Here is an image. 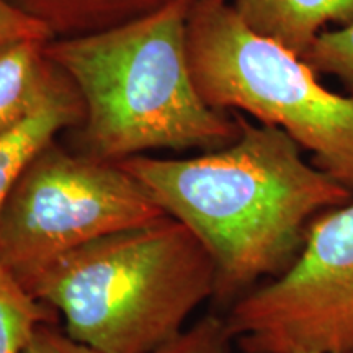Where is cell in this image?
<instances>
[{
    "mask_svg": "<svg viewBox=\"0 0 353 353\" xmlns=\"http://www.w3.org/2000/svg\"><path fill=\"white\" fill-rule=\"evenodd\" d=\"M239 120V136L226 148L118 162L206 247L216 268L213 299L229 307L294 262L317 216L353 200L280 128Z\"/></svg>",
    "mask_w": 353,
    "mask_h": 353,
    "instance_id": "obj_1",
    "label": "cell"
},
{
    "mask_svg": "<svg viewBox=\"0 0 353 353\" xmlns=\"http://www.w3.org/2000/svg\"><path fill=\"white\" fill-rule=\"evenodd\" d=\"M193 2L172 0L117 28L46 44L82 99L83 154L120 162L157 149L216 151L236 141L239 114L210 107L193 82Z\"/></svg>",
    "mask_w": 353,
    "mask_h": 353,
    "instance_id": "obj_2",
    "label": "cell"
},
{
    "mask_svg": "<svg viewBox=\"0 0 353 353\" xmlns=\"http://www.w3.org/2000/svg\"><path fill=\"white\" fill-rule=\"evenodd\" d=\"M64 317L65 334L97 353H149L214 298L206 247L170 216L110 234L21 280Z\"/></svg>",
    "mask_w": 353,
    "mask_h": 353,
    "instance_id": "obj_3",
    "label": "cell"
},
{
    "mask_svg": "<svg viewBox=\"0 0 353 353\" xmlns=\"http://www.w3.org/2000/svg\"><path fill=\"white\" fill-rule=\"evenodd\" d=\"M188 63L203 100L280 128L353 195V97L322 85L301 56L250 30L226 0H195Z\"/></svg>",
    "mask_w": 353,
    "mask_h": 353,
    "instance_id": "obj_4",
    "label": "cell"
},
{
    "mask_svg": "<svg viewBox=\"0 0 353 353\" xmlns=\"http://www.w3.org/2000/svg\"><path fill=\"white\" fill-rule=\"evenodd\" d=\"M167 218L118 162L51 141L26 164L0 216V263L25 280L52 260L110 234Z\"/></svg>",
    "mask_w": 353,
    "mask_h": 353,
    "instance_id": "obj_5",
    "label": "cell"
},
{
    "mask_svg": "<svg viewBox=\"0 0 353 353\" xmlns=\"http://www.w3.org/2000/svg\"><path fill=\"white\" fill-rule=\"evenodd\" d=\"M226 322L244 353H353V200L317 216L294 262Z\"/></svg>",
    "mask_w": 353,
    "mask_h": 353,
    "instance_id": "obj_6",
    "label": "cell"
},
{
    "mask_svg": "<svg viewBox=\"0 0 353 353\" xmlns=\"http://www.w3.org/2000/svg\"><path fill=\"white\" fill-rule=\"evenodd\" d=\"M262 37L304 56L329 25L353 20V0H226Z\"/></svg>",
    "mask_w": 353,
    "mask_h": 353,
    "instance_id": "obj_7",
    "label": "cell"
},
{
    "mask_svg": "<svg viewBox=\"0 0 353 353\" xmlns=\"http://www.w3.org/2000/svg\"><path fill=\"white\" fill-rule=\"evenodd\" d=\"M46 44L15 41L0 48V138L23 125L69 81L46 56Z\"/></svg>",
    "mask_w": 353,
    "mask_h": 353,
    "instance_id": "obj_8",
    "label": "cell"
},
{
    "mask_svg": "<svg viewBox=\"0 0 353 353\" xmlns=\"http://www.w3.org/2000/svg\"><path fill=\"white\" fill-rule=\"evenodd\" d=\"M83 103L77 88L64 83L23 125L0 138V216L13 185L32 159L65 128L81 126Z\"/></svg>",
    "mask_w": 353,
    "mask_h": 353,
    "instance_id": "obj_9",
    "label": "cell"
},
{
    "mask_svg": "<svg viewBox=\"0 0 353 353\" xmlns=\"http://www.w3.org/2000/svg\"><path fill=\"white\" fill-rule=\"evenodd\" d=\"M50 30L54 39L117 28L172 0H10Z\"/></svg>",
    "mask_w": 353,
    "mask_h": 353,
    "instance_id": "obj_10",
    "label": "cell"
},
{
    "mask_svg": "<svg viewBox=\"0 0 353 353\" xmlns=\"http://www.w3.org/2000/svg\"><path fill=\"white\" fill-rule=\"evenodd\" d=\"M56 314L0 263V353H23L38 325L56 324Z\"/></svg>",
    "mask_w": 353,
    "mask_h": 353,
    "instance_id": "obj_11",
    "label": "cell"
},
{
    "mask_svg": "<svg viewBox=\"0 0 353 353\" xmlns=\"http://www.w3.org/2000/svg\"><path fill=\"white\" fill-rule=\"evenodd\" d=\"M303 59L319 76L337 79L353 97V20L322 32Z\"/></svg>",
    "mask_w": 353,
    "mask_h": 353,
    "instance_id": "obj_12",
    "label": "cell"
},
{
    "mask_svg": "<svg viewBox=\"0 0 353 353\" xmlns=\"http://www.w3.org/2000/svg\"><path fill=\"white\" fill-rule=\"evenodd\" d=\"M231 343L226 316L210 314L149 353H229Z\"/></svg>",
    "mask_w": 353,
    "mask_h": 353,
    "instance_id": "obj_13",
    "label": "cell"
},
{
    "mask_svg": "<svg viewBox=\"0 0 353 353\" xmlns=\"http://www.w3.org/2000/svg\"><path fill=\"white\" fill-rule=\"evenodd\" d=\"M54 39L41 21L25 13L10 0H0V48L15 41H41Z\"/></svg>",
    "mask_w": 353,
    "mask_h": 353,
    "instance_id": "obj_14",
    "label": "cell"
},
{
    "mask_svg": "<svg viewBox=\"0 0 353 353\" xmlns=\"http://www.w3.org/2000/svg\"><path fill=\"white\" fill-rule=\"evenodd\" d=\"M23 353H97L61 332L56 324H41L34 330Z\"/></svg>",
    "mask_w": 353,
    "mask_h": 353,
    "instance_id": "obj_15",
    "label": "cell"
},
{
    "mask_svg": "<svg viewBox=\"0 0 353 353\" xmlns=\"http://www.w3.org/2000/svg\"><path fill=\"white\" fill-rule=\"evenodd\" d=\"M288 353H324V352H312V350H293Z\"/></svg>",
    "mask_w": 353,
    "mask_h": 353,
    "instance_id": "obj_16",
    "label": "cell"
}]
</instances>
